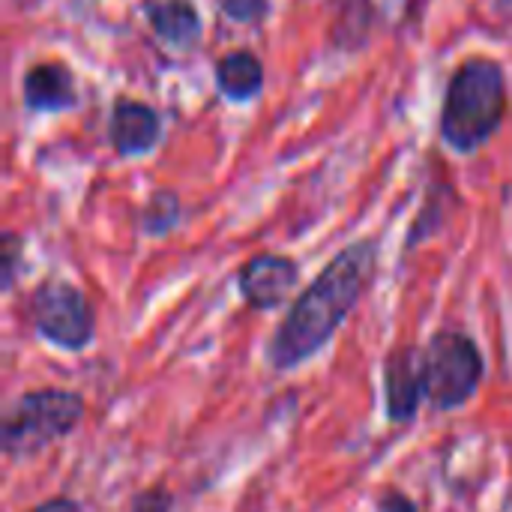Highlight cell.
Returning a JSON list of instances; mask_svg holds the SVG:
<instances>
[{"label": "cell", "instance_id": "2", "mask_svg": "<svg viewBox=\"0 0 512 512\" xmlns=\"http://www.w3.org/2000/svg\"><path fill=\"white\" fill-rule=\"evenodd\" d=\"M507 108L504 66L492 57H468L447 84L441 135L456 153H474L501 129Z\"/></svg>", "mask_w": 512, "mask_h": 512}, {"label": "cell", "instance_id": "1", "mask_svg": "<svg viewBox=\"0 0 512 512\" xmlns=\"http://www.w3.org/2000/svg\"><path fill=\"white\" fill-rule=\"evenodd\" d=\"M378 273V243L360 240L345 246L318 279L291 303L288 315L276 327L267 360L276 372H291L315 357L345 318L357 309Z\"/></svg>", "mask_w": 512, "mask_h": 512}, {"label": "cell", "instance_id": "4", "mask_svg": "<svg viewBox=\"0 0 512 512\" xmlns=\"http://www.w3.org/2000/svg\"><path fill=\"white\" fill-rule=\"evenodd\" d=\"M486 375L477 342L462 330H438L423 351V396L435 411L468 405Z\"/></svg>", "mask_w": 512, "mask_h": 512}, {"label": "cell", "instance_id": "11", "mask_svg": "<svg viewBox=\"0 0 512 512\" xmlns=\"http://www.w3.org/2000/svg\"><path fill=\"white\" fill-rule=\"evenodd\" d=\"M216 84L234 102L252 99L264 84V66L252 51H231L216 63Z\"/></svg>", "mask_w": 512, "mask_h": 512}, {"label": "cell", "instance_id": "3", "mask_svg": "<svg viewBox=\"0 0 512 512\" xmlns=\"http://www.w3.org/2000/svg\"><path fill=\"white\" fill-rule=\"evenodd\" d=\"M84 396L66 387H39L24 393L3 417L0 447L9 459H30L60 438L72 435L84 420Z\"/></svg>", "mask_w": 512, "mask_h": 512}, {"label": "cell", "instance_id": "14", "mask_svg": "<svg viewBox=\"0 0 512 512\" xmlns=\"http://www.w3.org/2000/svg\"><path fill=\"white\" fill-rule=\"evenodd\" d=\"M222 12L240 24H258L267 9H270V0H219Z\"/></svg>", "mask_w": 512, "mask_h": 512}, {"label": "cell", "instance_id": "5", "mask_svg": "<svg viewBox=\"0 0 512 512\" xmlns=\"http://www.w3.org/2000/svg\"><path fill=\"white\" fill-rule=\"evenodd\" d=\"M27 309L36 333L60 351H84L93 342V309L72 282L54 276L39 282Z\"/></svg>", "mask_w": 512, "mask_h": 512}, {"label": "cell", "instance_id": "7", "mask_svg": "<svg viewBox=\"0 0 512 512\" xmlns=\"http://www.w3.org/2000/svg\"><path fill=\"white\" fill-rule=\"evenodd\" d=\"M423 354L399 345L384 360V405L393 423H411L423 402Z\"/></svg>", "mask_w": 512, "mask_h": 512}, {"label": "cell", "instance_id": "17", "mask_svg": "<svg viewBox=\"0 0 512 512\" xmlns=\"http://www.w3.org/2000/svg\"><path fill=\"white\" fill-rule=\"evenodd\" d=\"M30 512H84V510H81V504H78V501H72V498H48V501L36 504Z\"/></svg>", "mask_w": 512, "mask_h": 512}, {"label": "cell", "instance_id": "8", "mask_svg": "<svg viewBox=\"0 0 512 512\" xmlns=\"http://www.w3.org/2000/svg\"><path fill=\"white\" fill-rule=\"evenodd\" d=\"M108 135L120 156H141L156 147V141L162 135V120L147 102L123 96L111 108Z\"/></svg>", "mask_w": 512, "mask_h": 512}, {"label": "cell", "instance_id": "9", "mask_svg": "<svg viewBox=\"0 0 512 512\" xmlns=\"http://www.w3.org/2000/svg\"><path fill=\"white\" fill-rule=\"evenodd\" d=\"M21 93L30 111H66L78 102L75 75L60 60L33 63L21 81Z\"/></svg>", "mask_w": 512, "mask_h": 512}, {"label": "cell", "instance_id": "13", "mask_svg": "<svg viewBox=\"0 0 512 512\" xmlns=\"http://www.w3.org/2000/svg\"><path fill=\"white\" fill-rule=\"evenodd\" d=\"M21 258H24L21 237L15 231H6L3 234V264H0V288L3 291H12L15 276H18V267H21Z\"/></svg>", "mask_w": 512, "mask_h": 512}, {"label": "cell", "instance_id": "12", "mask_svg": "<svg viewBox=\"0 0 512 512\" xmlns=\"http://www.w3.org/2000/svg\"><path fill=\"white\" fill-rule=\"evenodd\" d=\"M180 219V198L168 189H159L150 195V201L144 204V213H141V231L147 237H162L168 234Z\"/></svg>", "mask_w": 512, "mask_h": 512}, {"label": "cell", "instance_id": "16", "mask_svg": "<svg viewBox=\"0 0 512 512\" xmlns=\"http://www.w3.org/2000/svg\"><path fill=\"white\" fill-rule=\"evenodd\" d=\"M375 510L378 512H417V504L405 495V492H399V489H384L381 495H378V501H375Z\"/></svg>", "mask_w": 512, "mask_h": 512}, {"label": "cell", "instance_id": "6", "mask_svg": "<svg viewBox=\"0 0 512 512\" xmlns=\"http://www.w3.org/2000/svg\"><path fill=\"white\" fill-rule=\"evenodd\" d=\"M297 282H300V264L276 252L255 255L237 270V288L243 300L258 312L279 309L294 294Z\"/></svg>", "mask_w": 512, "mask_h": 512}, {"label": "cell", "instance_id": "15", "mask_svg": "<svg viewBox=\"0 0 512 512\" xmlns=\"http://www.w3.org/2000/svg\"><path fill=\"white\" fill-rule=\"evenodd\" d=\"M171 507H174L171 492L162 489V486H156V489H147V492L135 495L132 510L129 512H171Z\"/></svg>", "mask_w": 512, "mask_h": 512}, {"label": "cell", "instance_id": "10", "mask_svg": "<svg viewBox=\"0 0 512 512\" xmlns=\"http://www.w3.org/2000/svg\"><path fill=\"white\" fill-rule=\"evenodd\" d=\"M144 12L153 33L174 48H189L201 39V15L192 0H147Z\"/></svg>", "mask_w": 512, "mask_h": 512}]
</instances>
